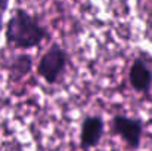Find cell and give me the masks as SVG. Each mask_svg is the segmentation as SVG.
I'll return each mask as SVG.
<instances>
[{
    "label": "cell",
    "mask_w": 152,
    "mask_h": 151,
    "mask_svg": "<svg viewBox=\"0 0 152 151\" xmlns=\"http://www.w3.org/2000/svg\"><path fill=\"white\" fill-rule=\"evenodd\" d=\"M45 40H50L49 30L24 7L15 9L6 24L7 46L19 50H28L40 46Z\"/></svg>",
    "instance_id": "cell-1"
},
{
    "label": "cell",
    "mask_w": 152,
    "mask_h": 151,
    "mask_svg": "<svg viewBox=\"0 0 152 151\" xmlns=\"http://www.w3.org/2000/svg\"><path fill=\"white\" fill-rule=\"evenodd\" d=\"M68 62H69L68 52L61 45L55 43L40 56V59L37 62V74L48 85H50V86L58 85L66 70Z\"/></svg>",
    "instance_id": "cell-2"
},
{
    "label": "cell",
    "mask_w": 152,
    "mask_h": 151,
    "mask_svg": "<svg viewBox=\"0 0 152 151\" xmlns=\"http://www.w3.org/2000/svg\"><path fill=\"white\" fill-rule=\"evenodd\" d=\"M111 132L121 138V141L132 150H137L142 144L143 122L139 117H129L126 114H115L111 119Z\"/></svg>",
    "instance_id": "cell-3"
},
{
    "label": "cell",
    "mask_w": 152,
    "mask_h": 151,
    "mask_svg": "<svg viewBox=\"0 0 152 151\" xmlns=\"http://www.w3.org/2000/svg\"><path fill=\"white\" fill-rule=\"evenodd\" d=\"M129 83L137 94L148 95L152 89V68L145 58L136 56L129 70Z\"/></svg>",
    "instance_id": "cell-4"
},
{
    "label": "cell",
    "mask_w": 152,
    "mask_h": 151,
    "mask_svg": "<svg viewBox=\"0 0 152 151\" xmlns=\"http://www.w3.org/2000/svg\"><path fill=\"white\" fill-rule=\"evenodd\" d=\"M105 132V122L101 116L90 114L86 116L81 122L80 127V147L81 150L87 151L99 145Z\"/></svg>",
    "instance_id": "cell-5"
},
{
    "label": "cell",
    "mask_w": 152,
    "mask_h": 151,
    "mask_svg": "<svg viewBox=\"0 0 152 151\" xmlns=\"http://www.w3.org/2000/svg\"><path fill=\"white\" fill-rule=\"evenodd\" d=\"M33 68V58L28 53H19L9 59L7 62V71H9V80L10 82H19L24 77H27L31 73Z\"/></svg>",
    "instance_id": "cell-6"
},
{
    "label": "cell",
    "mask_w": 152,
    "mask_h": 151,
    "mask_svg": "<svg viewBox=\"0 0 152 151\" xmlns=\"http://www.w3.org/2000/svg\"><path fill=\"white\" fill-rule=\"evenodd\" d=\"M7 6H9V0H0V12L6 10Z\"/></svg>",
    "instance_id": "cell-7"
},
{
    "label": "cell",
    "mask_w": 152,
    "mask_h": 151,
    "mask_svg": "<svg viewBox=\"0 0 152 151\" xmlns=\"http://www.w3.org/2000/svg\"><path fill=\"white\" fill-rule=\"evenodd\" d=\"M3 30V16H1V12H0V33Z\"/></svg>",
    "instance_id": "cell-8"
}]
</instances>
